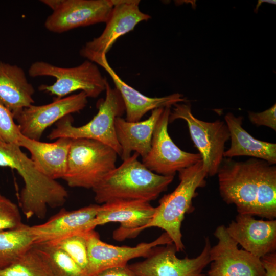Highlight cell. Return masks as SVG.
I'll return each mask as SVG.
<instances>
[{
	"mask_svg": "<svg viewBox=\"0 0 276 276\" xmlns=\"http://www.w3.org/2000/svg\"><path fill=\"white\" fill-rule=\"evenodd\" d=\"M99 206L90 205L74 211H63L44 223L30 226L35 244L54 242L94 230Z\"/></svg>",
	"mask_w": 276,
	"mask_h": 276,
	"instance_id": "18",
	"label": "cell"
},
{
	"mask_svg": "<svg viewBox=\"0 0 276 276\" xmlns=\"http://www.w3.org/2000/svg\"><path fill=\"white\" fill-rule=\"evenodd\" d=\"M19 146L3 143L0 146V167L15 170L25 186L20 196V204L28 219L44 217L47 207L64 204L68 196L66 189L56 180L41 173L31 159Z\"/></svg>",
	"mask_w": 276,
	"mask_h": 276,
	"instance_id": "2",
	"label": "cell"
},
{
	"mask_svg": "<svg viewBox=\"0 0 276 276\" xmlns=\"http://www.w3.org/2000/svg\"><path fill=\"white\" fill-rule=\"evenodd\" d=\"M220 194L238 214L276 217V166L262 159L224 157L217 173Z\"/></svg>",
	"mask_w": 276,
	"mask_h": 276,
	"instance_id": "1",
	"label": "cell"
},
{
	"mask_svg": "<svg viewBox=\"0 0 276 276\" xmlns=\"http://www.w3.org/2000/svg\"><path fill=\"white\" fill-rule=\"evenodd\" d=\"M231 144L224 151L226 158L246 156L266 161L272 165L276 164V144L255 139L243 128V117L228 112L224 117Z\"/></svg>",
	"mask_w": 276,
	"mask_h": 276,
	"instance_id": "22",
	"label": "cell"
},
{
	"mask_svg": "<svg viewBox=\"0 0 276 276\" xmlns=\"http://www.w3.org/2000/svg\"><path fill=\"white\" fill-rule=\"evenodd\" d=\"M211 247L209 237H206L201 253L194 258L180 259L172 243L155 247L146 259L129 267L139 276H201L203 270L210 263Z\"/></svg>",
	"mask_w": 276,
	"mask_h": 276,
	"instance_id": "12",
	"label": "cell"
},
{
	"mask_svg": "<svg viewBox=\"0 0 276 276\" xmlns=\"http://www.w3.org/2000/svg\"><path fill=\"white\" fill-rule=\"evenodd\" d=\"M173 106L169 123L177 119L187 122L192 140L201 155L207 175H215L224 158L225 144L230 139L225 121L206 122L196 118L192 112L190 103H178Z\"/></svg>",
	"mask_w": 276,
	"mask_h": 276,
	"instance_id": "8",
	"label": "cell"
},
{
	"mask_svg": "<svg viewBox=\"0 0 276 276\" xmlns=\"http://www.w3.org/2000/svg\"><path fill=\"white\" fill-rule=\"evenodd\" d=\"M117 155L112 148L100 142L72 139L63 179L71 187L93 189L116 168Z\"/></svg>",
	"mask_w": 276,
	"mask_h": 276,
	"instance_id": "6",
	"label": "cell"
},
{
	"mask_svg": "<svg viewBox=\"0 0 276 276\" xmlns=\"http://www.w3.org/2000/svg\"><path fill=\"white\" fill-rule=\"evenodd\" d=\"M217 243L210 251L211 266L207 276H265L261 259L238 248L224 225L214 233Z\"/></svg>",
	"mask_w": 276,
	"mask_h": 276,
	"instance_id": "11",
	"label": "cell"
},
{
	"mask_svg": "<svg viewBox=\"0 0 276 276\" xmlns=\"http://www.w3.org/2000/svg\"><path fill=\"white\" fill-rule=\"evenodd\" d=\"M34 245L45 257L53 276H85L80 267L56 246L49 243Z\"/></svg>",
	"mask_w": 276,
	"mask_h": 276,
	"instance_id": "26",
	"label": "cell"
},
{
	"mask_svg": "<svg viewBox=\"0 0 276 276\" xmlns=\"http://www.w3.org/2000/svg\"><path fill=\"white\" fill-rule=\"evenodd\" d=\"M0 276H53L41 251L34 244L10 265L0 268Z\"/></svg>",
	"mask_w": 276,
	"mask_h": 276,
	"instance_id": "25",
	"label": "cell"
},
{
	"mask_svg": "<svg viewBox=\"0 0 276 276\" xmlns=\"http://www.w3.org/2000/svg\"><path fill=\"white\" fill-rule=\"evenodd\" d=\"M30 76H51L56 78L52 85L42 84L38 89L60 99L75 91L84 92L87 97L96 98L105 90L106 78L97 65L86 60L73 67H62L44 61L33 63L28 70Z\"/></svg>",
	"mask_w": 276,
	"mask_h": 276,
	"instance_id": "7",
	"label": "cell"
},
{
	"mask_svg": "<svg viewBox=\"0 0 276 276\" xmlns=\"http://www.w3.org/2000/svg\"><path fill=\"white\" fill-rule=\"evenodd\" d=\"M93 62L104 68L110 76L115 88L123 99L126 120L137 122L148 112L159 108L171 107L178 103L186 102V98L179 93H174L162 97H150L145 96L127 84L117 74L109 65L106 55L95 58Z\"/></svg>",
	"mask_w": 276,
	"mask_h": 276,
	"instance_id": "19",
	"label": "cell"
},
{
	"mask_svg": "<svg viewBox=\"0 0 276 276\" xmlns=\"http://www.w3.org/2000/svg\"><path fill=\"white\" fill-rule=\"evenodd\" d=\"M164 108L152 110L149 117L144 121L129 122L121 117L116 119V135L121 147L120 157L123 160L128 158L133 151L142 158L148 153L155 127Z\"/></svg>",
	"mask_w": 276,
	"mask_h": 276,
	"instance_id": "21",
	"label": "cell"
},
{
	"mask_svg": "<svg viewBox=\"0 0 276 276\" xmlns=\"http://www.w3.org/2000/svg\"><path fill=\"white\" fill-rule=\"evenodd\" d=\"M171 107L164 108L153 133L151 148L142 158V163L153 172L163 176H173L177 172L202 160L201 155L180 149L168 131Z\"/></svg>",
	"mask_w": 276,
	"mask_h": 276,
	"instance_id": "10",
	"label": "cell"
},
{
	"mask_svg": "<svg viewBox=\"0 0 276 276\" xmlns=\"http://www.w3.org/2000/svg\"><path fill=\"white\" fill-rule=\"evenodd\" d=\"M179 183L171 193L164 195L155 207V213L145 229L160 228L171 238L177 251L185 249L181 226L185 216L194 209L192 201L198 188L205 186L206 172L202 160L178 172Z\"/></svg>",
	"mask_w": 276,
	"mask_h": 276,
	"instance_id": "4",
	"label": "cell"
},
{
	"mask_svg": "<svg viewBox=\"0 0 276 276\" xmlns=\"http://www.w3.org/2000/svg\"><path fill=\"white\" fill-rule=\"evenodd\" d=\"M229 235L243 249L261 258L275 252L276 220H258L252 216L238 214L226 227Z\"/></svg>",
	"mask_w": 276,
	"mask_h": 276,
	"instance_id": "17",
	"label": "cell"
},
{
	"mask_svg": "<svg viewBox=\"0 0 276 276\" xmlns=\"http://www.w3.org/2000/svg\"><path fill=\"white\" fill-rule=\"evenodd\" d=\"M201 276H207L206 275H203V274H202Z\"/></svg>",
	"mask_w": 276,
	"mask_h": 276,
	"instance_id": "33",
	"label": "cell"
},
{
	"mask_svg": "<svg viewBox=\"0 0 276 276\" xmlns=\"http://www.w3.org/2000/svg\"><path fill=\"white\" fill-rule=\"evenodd\" d=\"M94 276H139L129 266H116L105 269Z\"/></svg>",
	"mask_w": 276,
	"mask_h": 276,
	"instance_id": "31",
	"label": "cell"
},
{
	"mask_svg": "<svg viewBox=\"0 0 276 276\" xmlns=\"http://www.w3.org/2000/svg\"><path fill=\"white\" fill-rule=\"evenodd\" d=\"M53 10L44 26L61 33L81 27L105 23L113 7V0H43Z\"/></svg>",
	"mask_w": 276,
	"mask_h": 276,
	"instance_id": "9",
	"label": "cell"
},
{
	"mask_svg": "<svg viewBox=\"0 0 276 276\" xmlns=\"http://www.w3.org/2000/svg\"><path fill=\"white\" fill-rule=\"evenodd\" d=\"M265 269V276H276V253L267 254L260 258Z\"/></svg>",
	"mask_w": 276,
	"mask_h": 276,
	"instance_id": "32",
	"label": "cell"
},
{
	"mask_svg": "<svg viewBox=\"0 0 276 276\" xmlns=\"http://www.w3.org/2000/svg\"><path fill=\"white\" fill-rule=\"evenodd\" d=\"M22 135L11 112L0 104V142L19 146Z\"/></svg>",
	"mask_w": 276,
	"mask_h": 276,
	"instance_id": "28",
	"label": "cell"
},
{
	"mask_svg": "<svg viewBox=\"0 0 276 276\" xmlns=\"http://www.w3.org/2000/svg\"><path fill=\"white\" fill-rule=\"evenodd\" d=\"M87 233L74 235L49 243L65 252L80 267L85 276H87L88 266Z\"/></svg>",
	"mask_w": 276,
	"mask_h": 276,
	"instance_id": "27",
	"label": "cell"
},
{
	"mask_svg": "<svg viewBox=\"0 0 276 276\" xmlns=\"http://www.w3.org/2000/svg\"><path fill=\"white\" fill-rule=\"evenodd\" d=\"M88 266L87 276H94L105 269L126 265L133 259L149 257L155 247L173 243L166 233L154 241L141 243L134 247L118 246L100 240L94 230L87 233Z\"/></svg>",
	"mask_w": 276,
	"mask_h": 276,
	"instance_id": "15",
	"label": "cell"
},
{
	"mask_svg": "<svg viewBox=\"0 0 276 276\" xmlns=\"http://www.w3.org/2000/svg\"><path fill=\"white\" fill-rule=\"evenodd\" d=\"M71 139L61 137L47 143L22 135L19 146L27 149L37 169L48 177L56 180L65 176Z\"/></svg>",
	"mask_w": 276,
	"mask_h": 276,
	"instance_id": "20",
	"label": "cell"
},
{
	"mask_svg": "<svg viewBox=\"0 0 276 276\" xmlns=\"http://www.w3.org/2000/svg\"><path fill=\"white\" fill-rule=\"evenodd\" d=\"M23 224L17 206L0 193V231L17 228Z\"/></svg>",
	"mask_w": 276,
	"mask_h": 276,
	"instance_id": "29",
	"label": "cell"
},
{
	"mask_svg": "<svg viewBox=\"0 0 276 276\" xmlns=\"http://www.w3.org/2000/svg\"><path fill=\"white\" fill-rule=\"evenodd\" d=\"M34 93V87L21 67L0 61V104L13 117L33 104Z\"/></svg>",
	"mask_w": 276,
	"mask_h": 276,
	"instance_id": "23",
	"label": "cell"
},
{
	"mask_svg": "<svg viewBox=\"0 0 276 276\" xmlns=\"http://www.w3.org/2000/svg\"><path fill=\"white\" fill-rule=\"evenodd\" d=\"M35 244L30 226L0 231V268L20 257Z\"/></svg>",
	"mask_w": 276,
	"mask_h": 276,
	"instance_id": "24",
	"label": "cell"
},
{
	"mask_svg": "<svg viewBox=\"0 0 276 276\" xmlns=\"http://www.w3.org/2000/svg\"><path fill=\"white\" fill-rule=\"evenodd\" d=\"M105 91V98L98 104V111L90 121L81 126H74L72 117L67 115L56 123L48 139L93 140L112 148L120 156L121 149L117 140L114 123L116 119L125 112V106L119 91L112 88L108 82Z\"/></svg>",
	"mask_w": 276,
	"mask_h": 276,
	"instance_id": "5",
	"label": "cell"
},
{
	"mask_svg": "<svg viewBox=\"0 0 276 276\" xmlns=\"http://www.w3.org/2000/svg\"><path fill=\"white\" fill-rule=\"evenodd\" d=\"M156 208L144 201L115 200L99 205L94 220L95 227L118 222L120 227L113 233L119 241L133 238L145 229L155 213Z\"/></svg>",
	"mask_w": 276,
	"mask_h": 276,
	"instance_id": "16",
	"label": "cell"
},
{
	"mask_svg": "<svg viewBox=\"0 0 276 276\" xmlns=\"http://www.w3.org/2000/svg\"><path fill=\"white\" fill-rule=\"evenodd\" d=\"M248 118L254 125L264 126L276 130V105L260 112L249 111Z\"/></svg>",
	"mask_w": 276,
	"mask_h": 276,
	"instance_id": "30",
	"label": "cell"
},
{
	"mask_svg": "<svg viewBox=\"0 0 276 276\" xmlns=\"http://www.w3.org/2000/svg\"><path fill=\"white\" fill-rule=\"evenodd\" d=\"M139 156L134 152L93 189L97 203L103 204L115 200L150 202L167 189L174 176L153 172L138 160Z\"/></svg>",
	"mask_w": 276,
	"mask_h": 276,
	"instance_id": "3",
	"label": "cell"
},
{
	"mask_svg": "<svg viewBox=\"0 0 276 276\" xmlns=\"http://www.w3.org/2000/svg\"><path fill=\"white\" fill-rule=\"evenodd\" d=\"M87 97L83 91L55 99L42 105H31L13 117L22 134L30 139L39 141L47 128L63 117L79 112L86 106Z\"/></svg>",
	"mask_w": 276,
	"mask_h": 276,
	"instance_id": "14",
	"label": "cell"
},
{
	"mask_svg": "<svg viewBox=\"0 0 276 276\" xmlns=\"http://www.w3.org/2000/svg\"><path fill=\"white\" fill-rule=\"evenodd\" d=\"M113 8L102 33L86 42L80 51V56L88 60L106 55L120 37L133 30L140 22L151 18L141 11L140 1L113 0Z\"/></svg>",
	"mask_w": 276,
	"mask_h": 276,
	"instance_id": "13",
	"label": "cell"
}]
</instances>
